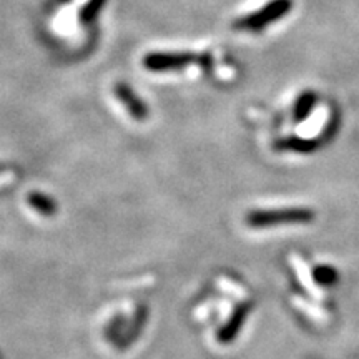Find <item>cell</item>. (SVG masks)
Segmentation results:
<instances>
[{
  "mask_svg": "<svg viewBox=\"0 0 359 359\" xmlns=\"http://www.w3.org/2000/svg\"><path fill=\"white\" fill-rule=\"evenodd\" d=\"M311 210L304 208H286L273 210V212H258L251 215L248 222L255 226H271L278 223H308L313 219Z\"/></svg>",
  "mask_w": 359,
  "mask_h": 359,
  "instance_id": "cell-3",
  "label": "cell"
},
{
  "mask_svg": "<svg viewBox=\"0 0 359 359\" xmlns=\"http://www.w3.org/2000/svg\"><path fill=\"white\" fill-rule=\"evenodd\" d=\"M291 262H293V264H294V271H296V275H298L299 281H302V285L309 291V293L314 294V296H318V291H316V288H314V285H313V281H311V275H309L308 268L304 266V263L302 262V258L296 257V255H293V257H291Z\"/></svg>",
  "mask_w": 359,
  "mask_h": 359,
  "instance_id": "cell-5",
  "label": "cell"
},
{
  "mask_svg": "<svg viewBox=\"0 0 359 359\" xmlns=\"http://www.w3.org/2000/svg\"><path fill=\"white\" fill-rule=\"evenodd\" d=\"M291 7H293L291 0H271V2L259 8V11L238 19L235 22V29L248 30V32H262L269 24L285 17Z\"/></svg>",
  "mask_w": 359,
  "mask_h": 359,
  "instance_id": "cell-1",
  "label": "cell"
},
{
  "mask_svg": "<svg viewBox=\"0 0 359 359\" xmlns=\"http://www.w3.org/2000/svg\"><path fill=\"white\" fill-rule=\"evenodd\" d=\"M314 278H316L318 283H321V285H331V283L336 281V278H338V275H336V271L333 268L330 266H320L314 269Z\"/></svg>",
  "mask_w": 359,
  "mask_h": 359,
  "instance_id": "cell-7",
  "label": "cell"
},
{
  "mask_svg": "<svg viewBox=\"0 0 359 359\" xmlns=\"http://www.w3.org/2000/svg\"><path fill=\"white\" fill-rule=\"evenodd\" d=\"M105 4L107 0H90L87 6L80 11V20H82L83 24H90V22H93Z\"/></svg>",
  "mask_w": 359,
  "mask_h": 359,
  "instance_id": "cell-6",
  "label": "cell"
},
{
  "mask_svg": "<svg viewBox=\"0 0 359 359\" xmlns=\"http://www.w3.org/2000/svg\"><path fill=\"white\" fill-rule=\"evenodd\" d=\"M195 62L198 57L191 52H151L143 58V67L150 72H172L187 69Z\"/></svg>",
  "mask_w": 359,
  "mask_h": 359,
  "instance_id": "cell-2",
  "label": "cell"
},
{
  "mask_svg": "<svg viewBox=\"0 0 359 359\" xmlns=\"http://www.w3.org/2000/svg\"><path fill=\"white\" fill-rule=\"evenodd\" d=\"M114 93L115 97L123 103L125 109L128 110V114L132 115L133 118L140 120L142 122V120H145L148 114H150V111H148L147 103L143 102L142 98L135 93V90L130 88L127 83H116L114 88Z\"/></svg>",
  "mask_w": 359,
  "mask_h": 359,
  "instance_id": "cell-4",
  "label": "cell"
}]
</instances>
